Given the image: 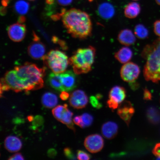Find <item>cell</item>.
Returning <instances> with one entry per match:
<instances>
[{"label":"cell","mask_w":160,"mask_h":160,"mask_svg":"<svg viewBox=\"0 0 160 160\" xmlns=\"http://www.w3.org/2000/svg\"><path fill=\"white\" fill-rule=\"evenodd\" d=\"M141 8L139 4L136 2H132L126 6L124 14L128 18L135 19L141 12Z\"/></svg>","instance_id":"21"},{"label":"cell","mask_w":160,"mask_h":160,"mask_svg":"<svg viewBox=\"0 0 160 160\" xmlns=\"http://www.w3.org/2000/svg\"><path fill=\"white\" fill-rule=\"evenodd\" d=\"M152 152L154 155L157 157H160V143L155 145Z\"/></svg>","instance_id":"35"},{"label":"cell","mask_w":160,"mask_h":160,"mask_svg":"<svg viewBox=\"0 0 160 160\" xmlns=\"http://www.w3.org/2000/svg\"><path fill=\"white\" fill-rule=\"evenodd\" d=\"M28 119L30 122L33 121V117L32 116H29V117H28Z\"/></svg>","instance_id":"43"},{"label":"cell","mask_w":160,"mask_h":160,"mask_svg":"<svg viewBox=\"0 0 160 160\" xmlns=\"http://www.w3.org/2000/svg\"><path fill=\"white\" fill-rule=\"evenodd\" d=\"M16 12L19 14L24 15L27 13L29 8V3L27 2L19 0L15 3V6Z\"/></svg>","instance_id":"26"},{"label":"cell","mask_w":160,"mask_h":160,"mask_svg":"<svg viewBox=\"0 0 160 160\" xmlns=\"http://www.w3.org/2000/svg\"><path fill=\"white\" fill-rule=\"evenodd\" d=\"M82 121L83 123L84 127H90L93 121V116L87 113L83 114L81 116Z\"/></svg>","instance_id":"27"},{"label":"cell","mask_w":160,"mask_h":160,"mask_svg":"<svg viewBox=\"0 0 160 160\" xmlns=\"http://www.w3.org/2000/svg\"><path fill=\"white\" fill-rule=\"evenodd\" d=\"M48 82L53 88L59 91H65L62 84L60 74L50 73L48 77Z\"/></svg>","instance_id":"22"},{"label":"cell","mask_w":160,"mask_h":160,"mask_svg":"<svg viewBox=\"0 0 160 160\" xmlns=\"http://www.w3.org/2000/svg\"><path fill=\"white\" fill-rule=\"evenodd\" d=\"M1 80L8 86L10 89L16 92L24 90L23 85L18 78L15 69L7 72L4 78H2Z\"/></svg>","instance_id":"13"},{"label":"cell","mask_w":160,"mask_h":160,"mask_svg":"<svg viewBox=\"0 0 160 160\" xmlns=\"http://www.w3.org/2000/svg\"><path fill=\"white\" fill-rule=\"evenodd\" d=\"M4 144L5 148L11 152L19 151L22 147L21 140L14 136H9L6 138Z\"/></svg>","instance_id":"19"},{"label":"cell","mask_w":160,"mask_h":160,"mask_svg":"<svg viewBox=\"0 0 160 160\" xmlns=\"http://www.w3.org/2000/svg\"><path fill=\"white\" fill-rule=\"evenodd\" d=\"M9 160H24L23 156L21 153H17L11 156L8 159Z\"/></svg>","instance_id":"34"},{"label":"cell","mask_w":160,"mask_h":160,"mask_svg":"<svg viewBox=\"0 0 160 160\" xmlns=\"http://www.w3.org/2000/svg\"><path fill=\"white\" fill-rule=\"evenodd\" d=\"M129 86L133 90H136L139 87V85L138 83L137 82L135 81L130 82Z\"/></svg>","instance_id":"38"},{"label":"cell","mask_w":160,"mask_h":160,"mask_svg":"<svg viewBox=\"0 0 160 160\" xmlns=\"http://www.w3.org/2000/svg\"><path fill=\"white\" fill-rule=\"evenodd\" d=\"M151 93L147 88L143 90V99L146 101H149L152 99Z\"/></svg>","instance_id":"33"},{"label":"cell","mask_w":160,"mask_h":160,"mask_svg":"<svg viewBox=\"0 0 160 160\" xmlns=\"http://www.w3.org/2000/svg\"><path fill=\"white\" fill-rule=\"evenodd\" d=\"M55 0H46V2L49 5H52L54 3Z\"/></svg>","instance_id":"42"},{"label":"cell","mask_w":160,"mask_h":160,"mask_svg":"<svg viewBox=\"0 0 160 160\" xmlns=\"http://www.w3.org/2000/svg\"><path fill=\"white\" fill-rule=\"evenodd\" d=\"M99 99L96 96H92L90 98V102L91 105L94 108L99 109L102 107V103L99 101Z\"/></svg>","instance_id":"28"},{"label":"cell","mask_w":160,"mask_h":160,"mask_svg":"<svg viewBox=\"0 0 160 160\" xmlns=\"http://www.w3.org/2000/svg\"><path fill=\"white\" fill-rule=\"evenodd\" d=\"M14 69L25 91H34L43 87L45 68H39L34 64L26 62L23 65L15 67Z\"/></svg>","instance_id":"3"},{"label":"cell","mask_w":160,"mask_h":160,"mask_svg":"<svg viewBox=\"0 0 160 160\" xmlns=\"http://www.w3.org/2000/svg\"><path fill=\"white\" fill-rule=\"evenodd\" d=\"M154 32L155 34L160 37V20L156 21L153 25Z\"/></svg>","instance_id":"31"},{"label":"cell","mask_w":160,"mask_h":160,"mask_svg":"<svg viewBox=\"0 0 160 160\" xmlns=\"http://www.w3.org/2000/svg\"><path fill=\"white\" fill-rule=\"evenodd\" d=\"M74 122L75 124L79 126V127L81 128H85L84 126L81 116H76L73 119Z\"/></svg>","instance_id":"32"},{"label":"cell","mask_w":160,"mask_h":160,"mask_svg":"<svg viewBox=\"0 0 160 160\" xmlns=\"http://www.w3.org/2000/svg\"><path fill=\"white\" fill-rule=\"evenodd\" d=\"M42 103L44 107L48 108H51L55 107L57 105L58 97L53 93H45L42 97Z\"/></svg>","instance_id":"23"},{"label":"cell","mask_w":160,"mask_h":160,"mask_svg":"<svg viewBox=\"0 0 160 160\" xmlns=\"http://www.w3.org/2000/svg\"><path fill=\"white\" fill-rule=\"evenodd\" d=\"M91 156L86 152L78 150L77 152V158L80 160H88L91 159Z\"/></svg>","instance_id":"29"},{"label":"cell","mask_w":160,"mask_h":160,"mask_svg":"<svg viewBox=\"0 0 160 160\" xmlns=\"http://www.w3.org/2000/svg\"><path fill=\"white\" fill-rule=\"evenodd\" d=\"M134 33L138 38L141 39L147 38L149 36V31L148 29L141 24H139L135 26Z\"/></svg>","instance_id":"24"},{"label":"cell","mask_w":160,"mask_h":160,"mask_svg":"<svg viewBox=\"0 0 160 160\" xmlns=\"http://www.w3.org/2000/svg\"><path fill=\"white\" fill-rule=\"evenodd\" d=\"M52 112L54 117L58 121L64 124L69 128L75 131L72 120L73 113L68 109L67 104L57 106L52 110Z\"/></svg>","instance_id":"6"},{"label":"cell","mask_w":160,"mask_h":160,"mask_svg":"<svg viewBox=\"0 0 160 160\" xmlns=\"http://www.w3.org/2000/svg\"><path fill=\"white\" fill-rule=\"evenodd\" d=\"M118 131V127L114 122H106L102 127V134L105 138L108 139H112L115 137L117 135Z\"/></svg>","instance_id":"17"},{"label":"cell","mask_w":160,"mask_h":160,"mask_svg":"<svg viewBox=\"0 0 160 160\" xmlns=\"http://www.w3.org/2000/svg\"><path fill=\"white\" fill-rule=\"evenodd\" d=\"M48 155L49 157L51 158L54 157L57 155V151L55 149H50L48 151Z\"/></svg>","instance_id":"39"},{"label":"cell","mask_w":160,"mask_h":160,"mask_svg":"<svg viewBox=\"0 0 160 160\" xmlns=\"http://www.w3.org/2000/svg\"><path fill=\"white\" fill-rule=\"evenodd\" d=\"M98 15L100 17L105 20L112 18L114 15L115 9L113 6L109 3L101 4L98 9Z\"/></svg>","instance_id":"18"},{"label":"cell","mask_w":160,"mask_h":160,"mask_svg":"<svg viewBox=\"0 0 160 160\" xmlns=\"http://www.w3.org/2000/svg\"><path fill=\"white\" fill-rule=\"evenodd\" d=\"M29 1H35V0H29Z\"/></svg>","instance_id":"46"},{"label":"cell","mask_w":160,"mask_h":160,"mask_svg":"<svg viewBox=\"0 0 160 160\" xmlns=\"http://www.w3.org/2000/svg\"><path fill=\"white\" fill-rule=\"evenodd\" d=\"M74 72L68 71L61 73L62 84L65 91H70L77 87L78 80Z\"/></svg>","instance_id":"15"},{"label":"cell","mask_w":160,"mask_h":160,"mask_svg":"<svg viewBox=\"0 0 160 160\" xmlns=\"http://www.w3.org/2000/svg\"><path fill=\"white\" fill-rule=\"evenodd\" d=\"M69 102L72 107L77 109H81L87 105L88 98L84 92L81 90H77L70 96Z\"/></svg>","instance_id":"12"},{"label":"cell","mask_w":160,"mask_h":160,"mask_svg":"<svg viewBox=\"0 0 160 160\" xmlns=\"http://www.w3.org/2000/svg\"><path fill=\"white\" fill-rule=\"evenodd\" d=\"M69 94L67 92L64 91H62L60 95V98L63 101H66L69 98Z\"/></svg>","instance_id":"37"},{"label":"cell","mask_w":160,"mask_h":160,"mask_svg":"<svg viewBox=\"0 0 160 160\" xmlns=\"http://www.w3.org/2000/svg\"><path fill=\"white\" fill-rule=\"evenodd\" d=\"M147 116L149 121L152 123L156 124L160 121V113L155 108L151 107L148 109Z\"/></svg>","instance_id":"25"},{"label":"cell","mask_w":160,"mask_h":160,"mask_svg":"<svg viewBox=\"0 0 160 160\" xmlns=\"http://www.w3.org/2000/svg\"><path fill=\"white\" fill-rule=\"evenodd\" d=\"M46 65L53 73L61 74L67 69L69 63L68 56L63 52L58 50H53L43 58Z\"/></svg>","instance_id":"5"},{"label":"cell","mask_w":160,"mask_h":160,"mask_svg":"<svg viewBox=\"0 0 160 160\" xmlns=\"http://www.w3.org/2000/svg\"><path fill=\"white\" fill-rule=\"evenodd\" d=\"M18 22L20 23H23L25 21V18L23 17V16H21L20 17L18 20Z\"/></svg>","instance_id":"41"},{"label":"cell","mask_w":160,"mask_h":160,"mask_svg":"<svg viewBox=\"0 0 160 160\" xmlns=\"http://www.w3.org/2000/svg\"><path fill=\"white\" fill-rule=\"evenodd\" d=\"M132 50L127 47H123L115 53V59L120 63L125 64L128 62L133 57Z\"/></svg>","instance_id":"20"},{"label":"cell","mask_w":160,"mask_h":160,"mask_svg":"<svg viewBox=\"0 0 160 160\" xmlns=\"http://www.w3.org/2000/svg\"><path fill=\"white\" fill-rule=\"evenodd\" d=\"M134 1H138V0H134Z\"/></svg>","instance_id":"47"},{"label":"cell","mask_w":160,"mask_h":160,"mask_svg":"<svg viewBox=\"0 0 160 160\" xmlns=\"http://www.w3.org/2000/svg\"><path fill=\"white\" fill-rule=\"evenodd\" d=\"M28 52L30 57L35 60L42 59L45 56V46L34 32L33 33V41L28 47Z\"/></svg>","instance_id":"9"},{"label":"cell","mask_w":160,"mask_h":160,"mask_svg":"<svg viewBox=\"0 0 160 160\" xmlns=\"http://www.w3.org/2000/svg\"><path fill=\"white\" fill-rule=\"evenodd\" d=\"M141 56L146 60L143 76L146 81L157 83L160 81V38L145 46Z\"/></svg>","instance_id":"2"},{"label":"cell","mask_w":160,"mask_h":160,"mask_svg":"<svg viewBox=\"0 0 160 160\" xmlns=\"http://www.w3.org/2000/svg\"><path fill=\"white\" fill-rule=\"evenodd\" d=\"M84 146L86 149L92 153L98 152L103 149L104 141L101 135L97 134L90 135L86 138Z\"/></svg>","instance_id":"10"},{"label":"cell","mask_w":160,"mask_h":160,"mask_svg":"<svg viewBox=\"0 0 160 160\" xmlns=\"http://www.w3.org/2000/svg\"><path fill=\"white\" fill-rule=\"evenodd\" d=\"M118 40L121 44L127 47L133 45L136 41L134 34L128 29L121 30L118 35Z\"/></svg>","instance_id":"16"},{"label":"cell","mask_w":160,"mask_h":160,"mask_svg":"<svg viewBox=\"0 0 160 160\" xmlns=\"http://www.w3.org/2000/svg\"><path fill=\"white\" fill-rule=\"evenodd\" d=\"M96 54L95 48L92 46L74 52L69 59V63L76 75L87 73L91 71Z\"/></svg>","instance_id":"4"},{"label":"cell","mask_w":160,"mask_h":160,"mask_svg":"<svg viewBox=\"0 0 160 160\" xmlns=\"http://www.w3.org/2000/svg\"><path fill=\"white\" fill-rule=\"evenodd\" d=\"M64 153L66 157L69 159H76L74 154L71 149L69 148H66L64 149Z\"/></svg>","instance_id":"30"},{"label":"cell","mask_w":160,"mask_h":160,"mask_svg":"<svg viewBox=\"0 0 160 160\" xmlns=\"http://www.w3.org/2000/svg\"><path fill=\"white\" fill-rule=\"evenodd\" d=\"M7 31L10 39L14 42H19L24 38L27 29L24 24L18 22L9 26Z\"/></svg>","instance_id":"11"},{"label":"cell","mask_w":160,"mask_h":160,"mask_svg":"<svg viewBox=\"0 0 160 160\" xmlns=\"http://www.w3.org/2000/svg\"><path fill=\"white\" fill-rule=\"evenodd\" d=\"M127 95V92L123 87L116 86L112 88L109 94V99L107 105L112 110H115L118 108L120 104L123 102Z\"/></svg>","instance_id":"7"},{"label":"cell","mask_w":160,"mask_h":160,"mask_svg":"<svg viewBox=\"0 0 160 160\" xmlns=\"http://www.w3.org/2000/svg\"><path fill=\"white\" fill-rule=\"evenodd\" d=\"M135 111L134 108L131 102L125 101L120 104L118 108L117 113L127 125L129 126Z\"/></svg>","instance_id":"14"},{"label":"cell","mask_w":160,"mask_h":160,"mask_svg":"<svg viewBox=\"0 0 160 160\" xmlns=\"http://www.w3.org/2000/svg\"><path fill=\"white\" fill-rule=\"evenodd\" d=\"M155 1L158 5L160 6V0H155Z\"/></svg>","instance_id":"44"},{"label":"cell","mask_w":160,"mask_h":160,"mask_svg":"<svg viewBox=\"0 0 160 160\" xmlns=\"http://www.w3.org/2000/svg\"><path fill=\"white\" fill-rule=\"evenodd\" d=\"M62 18L64 26L73 38L84 39L92 35V23L86 12L72 8L65 11Z\"/></svg>","instance_id":"1"},{"label":"cell","mask_w":160,"mask_h":160,"mask_svg":"<svg viewBox=\"0 0 160 160\" xmlns=\"http://www.w3.org/2000/svg\"><path fill=\"white\" fill-rule=\"evenodd\" d=\"M57 1L60 5L67 6L71 4L73 0H57Z\"/></svg>","instance_id":"36"},{"label":"cell","mask_w":160,"mask_h":160,"mask_svg":"<svg viewBox=\"0 0 160 160\" xmlns=\"http://www.w3.org/2000/svg\"><path fill=\"white\" fill-rule=\"evenodd\" d=\"M9 0H2V5L4 7H6L7 6L9 3Z\"/></svg>","instance_id":"40"},{"label":"cell","mask_w":160,"mask_h":160,"mask_svg":"<svg viewBox=\"0 0 160 160\" xmlns=\"http://www.w3.org/2000/svg\"><path fill=\"white\" fill-rule=\"evenodd\" d=\"M141 72L139 66L132 62L125 64L120 70V75L124 81L130 83L136 81Z\"/></svg>","instance_id":"8"},{"label":"cell","mask_w":160,"mask_h":160,"mask_svg":"<svg viewBox=\"0 0 160 160\" xmlns=\"http://www.w3.org/2000/svg\"><path fill=\"white\" fill-rule=\"evenodd\" d=\"M89 1L90 2H92V1H93V0H89Z\"/></svg>","instance_id":"45"}]
</instances>
